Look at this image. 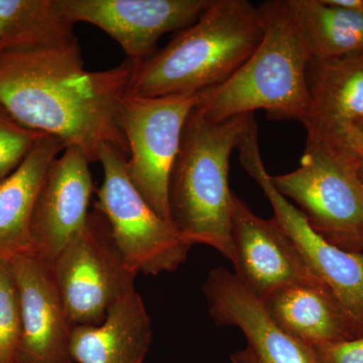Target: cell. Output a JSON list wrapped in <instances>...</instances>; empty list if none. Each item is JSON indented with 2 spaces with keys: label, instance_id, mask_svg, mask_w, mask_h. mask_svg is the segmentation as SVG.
I'll list each match as a JSON object with an SVG mask.
<instances>
[{
  "label": "cell",
  "instance_id": "cell-1",
  "mask_svg": "<svg viewBox=\"0 0 363 363\" xmlns=\"http://www.w3.org/2000/svg\"><path fill=\"white\" fill-rule=\"evenodd\" d=\"M133 64L85 69L78 40L69 44L0 55V104L30 130L77 147L90 162L105 150L128 157L121 101Z\"/></svg>",
  "mask_w": 363,
  "mask_h": 363
},
{
  "label": "cell",
  "instance_id": "cell-2",
  "mask_svg": "<svg viewBox=\"0 0 363 363\" xmlns=\"http://www.w3.org/2000/svg\"><path fill=\"white\" fill-rule=\"evenodd\" d=\"M257 9L264 30L259 45L228 80L200 92L195 108L213 123L264 111L274 121L304 124L311 52L289 0H269Z\"/></svg>",
  "mask_w": 363,
  "mask_h": 363
},
{
  "label": "cell",
  "instance_id": "cell-3",
  "mask_svg": "<svg viewBox=\"0 0 363 363\" xmlns=\"http://www.w3.org/2000/svg\"><path fill=\"white\" fill-rule=\"evenodd\" d=\"M259 9L247 0H211L193 25L133 67L128 94L200 93L228 80L262 39Z\"/></svg>",
  "mask_w": 363,
  "mask_h": 363
},
{
  "label": "cell",
  "instance_id": "cell-4",
  "mask_svg": "<svg viewBox=\"0 0 363 363\" xmlns=\"http://www.w3.org/2000/svg\"><path fill=\"white\" fill-rule=\"evenodd\" d=\"M255 114L208 121L193 109L169 183V218L184 240L216 250L233 262L229 161Z\"/></svg>",
  "mask_w": 363,
  "mask_h": 363
},
{
  "label": "cell",
  "instance_id": "cell-5",
  "mask_svg": "<svg viewBox=\"0 0 363 363\" xmlns=\"http://www.w3.org/2000/svg\"><path fill=\"white\" fill-rule=\"evenodd\" d=\"M50 264L73 327L101 324L112 306L135 289L138 274L123 259L108 222L96 209Z\"/></svg>",
  "mask_w": 363,
  "mask_h": 363
},
{
  "label": "cell",
  "instance_id": "cell-6",
  "mask_svg": "<svg viewBox=\"0 0 363 363\" xmlns=\"http://www.w3.org/2000/svg\"><path fill=\"white\" fill-rule=\"evenodd\" d=\"M126 161L128 157L116 150L100 155L104 181L97 189L95 207L108 222L117 248L136 274L175 272L187 259L192 245L143 199L128 178Z\"/></svg>",
  "mask_w": 363,
  "mask_h": 363
},
{
  "label": "cell",
  "instance_id": "cell-7",
  "mask_svg": "<svg viewBox=\"0 0 363 363\" xmlns=\"http://www.w3.org/2000/svg\"><path fill=\"white\" fill-rule=\"evenodd\" d=\"M199 93L142 97L126 93L121 124L128 147V178L155 211L171 222L169 183L184 128ZM172 223V222H171Z\"/></svg>",
  "mask_w": 363,
  "mask_h": 363
},
{
  "label": "cell",
  "instance_id": "cell-8",
  "mask_svg": "<svg viewBox=\"0 0 363 363\" xmlns=\"http://www.w3.org/2000/svg\"><path fill=\"white\" fill-rule=\"evenodd\" d=\"M271 179L325 240L339 247L363 245V183L357 162L306 147L298 169Z\"/></svg>",
  "mask_w": 363,
  "mask_h": 363
},
{
  "label": "cell",
  "instance_id": "cell-9",
  "mask_svg": "<svg viewBox=\"0 0 363 363\" xmlns=\"http://www.w3.org/2000/svg\"><path fill=\"white\" fill-rule=\"evenodd\" d=\"M236 150L241 167L262 188L274 210V218L294 241L307 266L363 330V253L343 250L325 240L303 212L274 188L260 155L255 121Z\"/></svg>",
  "mask_w": 363,
  "mask_h": 363
},
{
  "label": "cell",
  "instance_id": "cell-10",
  "mask_svg": "<svg viewBox=\"0 0 363 363\" xmlns=\"http://www.w3.org/2000/svg\"><path fill=\"white\" fill-rule=\"evenodd\" d=\"M73 23L97 26L121 45L138 66L157 52L164 33L186 28L211 0H57Z\"/></svg>",
  "mask_w": 363,
  "mask_h": 363
},
{
  "label": "cell",
  "instance_id": "cell-11",
  "mask_svg": "<svg viewBox=\"0 0 363 363\" xmlns=\"http://www.w3.org/2000/svg\"><path fill=\"white\" fill-rule=\"evenodd\" d=\"M203 293L219 326H235L247 339L245 350L231 355L233 363H318L314 348L284 330L234 272L217 267L208 274Z\"/></svg>",
  "mask_w": 363,
  "mask_h": 363
},
{
  "label": "cell",
  "instance_id": "cell-12",
  "mask_svg": "<svg viewBox=\"0 0 363 363\" xmlns=\"http://www.w3.org/2000/svg\"><path fill=\"white\" fill-rule=\"evenodd\" d=\"M231 240L234 274L260 300L283 286L318 279L278 221L257 216L235 194Z\"/></svg>",
  "mask_w": 363,
  "mask_h": 363
},
{
  "label": "cell",
  "instance_id": "cell-13",
  "mask_svg": "<svg viewBox=\"0 0 363 363\" xmlns=\"http://www.w3.org/2000/svg\"><path fill=\"white\" fill-rule=\"evenodd\" d=\"M308 85L306 147H323L346 159L348 142L363 128V52L312 60Z\"/></svg>",
  "mask_w": 363,
  "mask_h": 363
},
{
  "label": "cell",
  "instance_id": "cell-14",
  "mask_svg": "<svg viewBox=\"0 0 363 363\" xmlns=\"http://www.w3.org/2000/svg\"><path fill=\"white\" fill-rule=\"evenodd\" d=\"M89 160L77 147H67L50 164L30 222L33 255L52 262L85 226L94 192Z\"/></svg>",
  "mask_w": 363,
  "mask_h": 363
},
{
  "label": "cell",
  "instance_id": "cell-15",
  "mask_svg": "<svg viewBox=\"0 0 363 363\" xmlns=\"http://www.w3.org/2000/svg\"><path fill=\"white\" fill-rule=\"evenodd\" d=\"M21 313L18 363H74L73 325L62 302L51 264L33 253L11 259Z\"/></svg>",
  "mask_w": 363,
  "mask_h": 363
},
{
  "label": "cell",
  "instance_id": "cell-16",
  "mask_svg": "<svg viewBox=\"0 0 363 363\" xmlns=\"http://www.w3.org/2000/svg\"><path fill=\"white\" fill-rule=\"evenodd\" d=\"M262 301L284 330L312 348L355 338L354 332L362 331L318 279L283 286Z\"/></svg>",
  "mask_w": 363,
  "mask_h": 363
},
{
  "label": "cell",
  "instance_id": "cell-17",
  "mask_svg": "<svg viewBox=\"0 0 363 363\" xmlns=\"http://www.w3.org/2000/svg\"><path fill=\"white\" fill-rule=\"evenodd\" d=\"M152 341V320L133 289L112 306L101 324L74 327L72 357L76 363H143Z\"/></svg>",
  "mask_w": 363,
  "mask_h": 363
},
{
  "label": "cell",
  "instance_id": "cell-18",
  "mask_svg": "<svg viewBox=\"0 0 363 363\" xmlns=\"http://www.w3.org/2000/svg\"><path fill=\"white\" fill-rule=\"evenodd\" d=\"M64 150L56 138L43 135L21 166L0 183V259L33 253V208L50 164Z\"/></svg>",
  "mask_w": 363,
  "mask_h": 363
},
{
  "label": "cell",
  "instance_id": "cell-19",
  "mask_svg": "<svg viewBox=\"0 0 363 363\" xmlns=\"http://www.w3.org/2000/svg\"><path fill=\"white\" fill-rule=\"evenodd\" d=\"M57 0H0V55L77 40Z\"/></svg>",
  "mask_w": 363,
  "mask_h": 363
},
{
  "label": "cell",
  "instance_id": "cell-20",
  "mask_svg": "<svg viewBox=\"0 0 363 363\" xmlns=\"http://www.w3.org/2000/svg\"><path fill=\"white\" fill-rule=\"evenodd\" d=\"M313 60L363 52V11L331 6L327 0H289Z\"/></svg>",
  "mask_w": 363,
  "mask_h": 363
},
{
  "label": "cell",
  "instance_id": "cell-21",
  "mask_svg": "<svg viewBox=\"0 0 363 363\" xmlns=\"http://www.w3.org/2000/svg\"><path fill=\"white\" fill-rule=\"evenodd\" d=\"M21 335L20 296L11 259H0V363H18Z\"/></svg>",
  "mask_w": 363,
  "mask_h": 363
},
{
  "label": "cell",
  "instance_id": "cell-22",
  "mask_svg": "<svg viewBox=\"0 0 363 363\" xmlns=\"http://www.w3.org/2000/svg\"><path fill=\"white\" fill-rule=\"evenodd\" d=\"M43 135L21 125L0 104V183L21 166Z\"/></svg>",
  "mask_w": 363,
  "mask_h": 363
},
{
  "label": "cell",
  "instance_id": "cell-23",
  "mask_svg": "<svg viewBox=\"0 0 363 363\" xmlns=\"http://www.w3.org/2000/svg\"><path fill=\"white\" fill-rule=\"evenodd\" d=\"M318 363H363V335L314 348Z\"/></svg>",
  "mask_w": 363,
  "mask_h": 363
},
{
  "label": "cell",
  "instance_id": "cell-24",
  "mask_svg": "<svg viewBox=\"0 0 363 363\" xmlns=\"http://www.w3.org/2000/svg\"><path fill=\"white\" fill-rule=\"evenodd\" d=\"M345 157L355 162L363 160V128H360L348 142Z\"/></svg>",
  "mask_w": 363,
  "mask_h": 363
},
{
  "label": "cell",
  "instance_id": "cell-25",
  "mask_svg": "<svg viewBox=\"0 0 363 363\" xmlns=\"http://www.w3.org/2000/svg\"><path fill=\"white\" fill-rule=\"evenodd\" d=\"M331 6L350 11H363V0H327Z\"/></svg>",
  "mask_w": 363,
  "mask_h": 363
},
{
  "label": "cell",
  "instance_id": "cell-26",
  "mask_svg": "<svg viewBox=\"0 0 363 363\" xmlns=\"http://www.w3.org/2000/svg\"><path fill=\"white\" fill-rule=\"evenodd\" d=\"M357 169L358 176H359L360 180H362L363 183V160H359V161H357Z\"/></svg>",
  "mask_w": 363,
  "mask_h": 363
},
{
  "label": "cell",
  "instance_id": "cell-27",
  "mask_svg": "<svg viewBox=\"0 0 363 363\" xmlns=\"http://www.w3.org/2000/svg\"><path fill=\"white\" fill-rule=\"evenodd\" d=\"M362 240H363V230H362Z\"/></svg>",
  "mask_w": 363,
  "mask_h": 363
}]
</instances>
